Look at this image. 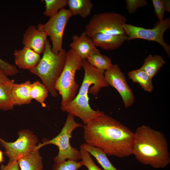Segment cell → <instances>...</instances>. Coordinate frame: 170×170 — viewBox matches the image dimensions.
<instances>
[{
	"label": "cell",
	"mask_w": 170,
	"mask_h": 170,
	"mask_svg": "<svg viewBox=\"0 0 170 170\" xmlns=\"http://www.w3.org/2000/svg\"><path fill=\"white\" fill-rule=\"evenodd\" d=\"M14 83L0 84V110L8 111L14 108V105L12 101L11 91Z\"/></svg>",
	"instance_id": "25"
},
{
	"label": "cell",
	"mask_w": 170,
	"mask_h": 170,
	"mask_svg": "<svg viewBox=\"0 0 170 170\" xmlns=\"http://www.w3.org/2000/svg\"><path fill=\"white\" fill-rule=\"evenodd\" d=\"M165 63L166 61L162 56L150 54L145 59L140 68L152 79Z\"/></svg>",
	"instance_id": "20"
},
{
	"label": "cell",
	"mask_w": 170,
	"mask_h": 170,
	"mask_svg": "<svg viewBox=\"0 0 170 170\" xmlns=\"http://www.w3.org/2000/svg\"><path fill=\"white\" fill-rule=\"evenodd\" d=\"M83 128L86 143L100 149L107 155L123 158L132 155L134 133L114 118L105 113Z\"/></svg>",
	"instance_id": "1"
},
{
	"label": "cell",
	"mask_w": 170,
	"mask_h": 170,
	"mask_svg": "<svg viewBox=\"0 0 170 170\" xmlns=\"http://www.w3.org/2000/svg\"><path fill=\"white\" fill-rule=\"evenodd\" d=\"M80 151L83 165L85 166L88 170H103L95 164L90 154L87 150L80 147Z\"/></svg>",
	"instance_id": "28"
},
{
	"label": "cell",
	"mask_w": 170,
	"mask_h": 170,
	"mask_svg": "<svg viewBox=\"0 0 170 170\" xmlns=\"http://www.w3.org/2000/svg\"><path fill=\"white\" fill-rule=\"evenodd\" d=\"M31 84L29 81H27L20 84L14 83L13 84L11 94L14 106H20L31 103L32 99L30 94Z\"/></svg>",
	"instance_id": "17"
},
{
	"label": "cell",
	"mask_w": 170,
	"mask_h": 170,
	"mask_svg": "<svg viewBox=\"0 0 170 170\" xmlns=\"http://www.w3.org/2000/svg\"><path fill=\"white\" fill-rule=\"evenodd\" d=\"M0 169L1 170H19V167L17 161L9 159L7 164H2Z\"/></svg>",
	"instance_id": "32"
},
{
	"label": "cell",
	"mask_w": 170,
	"mask_h": 170,
	"mask_svg": "<svg viewBox=\"0 0 170 170\" xmlns=\"http://www.w3.org/2000/svg\"><path fill=\"white\" fill-rule=\"evenodd\" d=\"M4 158L3 156V153L0 150V164L4 162Z\"/></svg>",
	"instance_id": "35"
},
{
	"label": "cell",
	"mask_w": 170,
	"mask_h": 170,
	"mask_svg": "<svg viewBox=\"0 0 170 170\" xmlns=\"http://www.w3.org/2000/svg\"><path fill=\"white\" fill-rule=\"evenodd\" d=\"M72 15L68 9L60 10L56 14L50 18L45 24L39 23L37 28L46 32L52 42V50L58 53L63 48V37L66 25Z\"/></svg>",
	"instance_id": "8"
},
{
	"label": "cell",
	"mask_w": 170,
	"mask_h": 170,
	"mask_svg": "<svg viewBox=\"0 0 170 170\" xmlns=\"http://www.w3.org/2000/svg\"><path fill=\"white\" fill-rule=\"evenodd\" d=\"M152 2L155 14L159 21L163 20L165 12L164 0H152Z\"/></svg>",
	"instance_id": "31"
},
{
	"label": "cell",
	"mask_w": 170,
	"mask_h": 170,
	"mask_svg": "<svg viewBox=\"0 0 170 170\" xmlns=\"http://www.w3.org/2000/svg\"><path fill=\"white\" fill-rule=\"evenodd\" d=\"M16 65L20 69L29 70L35 67L39 63L40 55L32 49L24 46L19 50L14 52Z\"/></svg>",
	"instance_id": "15"
},
{
	"label": "cell",
	"mask_w": 170,
	"mask_h": 170,
	"mask_svg": "<svg viewBox=\"0 0 170 170\" xmlns=\"http://www.w3.org/2000/svg\"><path fill=\"white\" fill-rule=\"evenodd\" d=\"M83 126L81 123L75 121L73 115L68 113L66 121L60 133L50 140L43 139L42 143L38 144L35 150H39L46 145L53 144L57 146L59 149L58 154L54 158L55 163L67 159L76 161L81 160L80 150L71 146L70 139L71 134L75 129Z\"/></svg>",
	"instance_id": "5"
},
{
	"label": "cell",
	"mask_w": 170,
	"mask_h": 170,
	"mask_svg": "<svg viewBox=\"0 0 170 170\" xmlns=\"http://www.w3.org/2000/svg\"><path fill=\"white\" fill-rule=\"evenodd\" d=\"M91 38L95 47H98L106 50H113L118 48L128 39L125 34L110 35L100 33L95 34Z\"/></svg>",
	"instance_id": "14"
},
{
	"label": "cell",
	"mask_w": 170,
	"mask_h": 170,
	"mask_svg": "<svg viewBox=\"0 0 170 170\" xmlns=\"http://www.w3.org/2000/svg\"><path fill=\"white\" fill-rule=\"evenodd\" d=\"M125 2L126 8L130 14L133 13L139 8L148 5L145 0H126Z\"/></svg>",
	"instance_id": "29"
},
{
	"label": "cell",
	"mask_w": 170,
	"mask_h": 170,
	"mask_svg": "<svg viewBox=\"0 0 170 170\" xmlns=\"http://www.w3.org/2000/svg\"><path fill=\"white\" fill-rule=\"evenodd\" d=\"M128 75L130 79L139 84L144 91L151 93L153 91L152 78L140 68L129 72Z\"/></svg>",
	"instance_id": "23"
},
{
	"label": "cell",
	"mask_w": 170,
	"mask_h": 170,
	"mask_svg": "<svg viewBox=\"0 0 170 170\" xmlns=\"http://www.w3.org/2000/svg\"><path fill=\"white\" fill-rule=\"evenodd\" d=\"M72 40L70 44L71 48L74 51L82 60L87 59L89 54L96 47L91 37L85 31L80 35H74Z\"/></svg>",
	"instance_id": "16"
},
{
	"label": "cell",
	"mask_w": 170,
	"mask_h": 170,
	"mask_svg": "<svg viewBox=\"0 0 170 170\" xmlns=\"http://www.w3.org/2000/svg\"><path fill=\"white\" fill-rule=\"evenodd\" d=\"M83 166L82 161L67 160L58 163L54 162L52 170H78Z\"/></svg>",
	"instance_id": "27"
},
{
	"label": "cell",
	"mask_w": 170,
	"mask_h": 170,
	"mask_svg": "<svg viewBox=\"0 0 170 170\" xmlns=\"http://www.w3.org/2000/svg\"><path fill=\"white\" fill-rule=\"evenodd\" d=\"M82 60L72 49L67 52L64 68L54 86L61 96V106L69 103L76 97L79 85L75 80V76L77 71L82 67Z\"/></svg>",
	"instance_id": "4"
},
{
	"label": "cell",
	"mask_w": 170,
	"mask_h": 170,
	"mask_svg": "<svg viewBox=\"0 0 170 170\" xmlns=\"http://www.w3.org/2000/svg\"><path fill=\"white\" fill-rule=\"evenodd\" d=\"M45 10L43 14L51 17L56 14L60 10L65 8L67 5V0H44Z\"/></svg>",
	"instance_id": "26"
},
{
	"label": "cell",
	"mask_w": 170,
	"mask_h": 170,
	"mask_svg": "<svg viewBox=\"0 0 170 170\" xmlns=\"http://www.w3.org/2000/svg\"><path fill=\"white\" fill-rule=\"evenodd\" d=\"M21 170H42L43 164L39 150H34L17 160Z\"/></svg>",
	"instance_id": "18"
},
{
	"label": "cell",
	"mask_w": 170,
	"mask_h": 170,
	"mask_svg": "<svg viewBox=\"0 0 170 170\" xmlns=\"http://www.w3.org/2000/svg\"><path fill=\"white\" fill-rule=\"evenodd\" d=\"M48 92L46 87L40 81H37L31 83L30 91V97L32 99H35L40 104L42 107L46 106L45 102Z\"/></svg>",
	"instance_id": "24"
},
{
	"label": "cell",
	"mask_w": 170,
	"mask_h": 170,
	"mask_svg": "<svg viewBox=\"0 0 170 170\" xmlns=\"http://www.w3.org/2000/svg\"><path fill=\"white\" fill-rule=\"evenodd\" d=\"M170 27V19L167 17L159 21L152 29H146L125 23L123 28L125 34L127 36V41L135 39H143L157 42L164 48L170 57V46L164 40L163 35Z\"/></svg>",
	"instance_id": "7"
},
{
	"label": "cell",
	"mask_w": 170,
	"mask_h": 170,
	"mask_svg": "<svg viewBox=\"0 0 170 170\" xmlns=\"http://www.w3.org/2000/svg\"><path fill=\"white\" fill-rule=\"evenodd\" d=\"M0 70L8 76L14 75L17 71V69L16 66L3 60L0 58Z\"/></svg>",
	"instance_id": "30"
},
{
	"label": "cell",
	"mask_w": 170,
	"mask_h": 170,
	"mask_svg": "<svg viewBox=\"0 0 170 170\" xmlns=\"http://www.w3.org/2000/svg\"><path fill=\"white\" fill-rule=\"evenodd\" d=\"M48 37L46 32L40 31L35 26H30L23 34L22 43L24 47L40 55L43 52Z\"/></svg>",
	"instance_id": "13"
},
{
	"label": "cell",
	"mask_w": 170,
	"mask_h": 170,
	"mask_svg": "<svg viewBox=\"0 0 170 170\" xmlns=\"http://www.w3.org/2000/svg\"><path fill=\"white\" fill-rule=\"evenodd\" d=\"M165 12H167L168 13L170 12V1L168 0H164Z\"/></svg>",
	"instance_id": "34"
},
{
	"label": "cell",
	"mask_w": 170,
	"mask_h": 170,
	"mask_svg": "<svg viewBox=\"0 0 170 170\" xmlns=\"http://www.w3.org/2000/svg\"><path fill=\"white\" fill-rule=\"evenodd\" d=\"M105 80L109 85L114 88L121 96L126 108L131 106L135 101V97L127 83L124 74L116 64L105 72Z\"/></svg>",
	"instance_id": "11"
},
{
	"label": "cell",
	"mask_w": 170,
	"mask_h": 170,
	"mask_svg": "<svg viewBox=\"0 0 170 170\" xmlns=\"http://www.w3.org/2000/svg\"><path fill=\"white\" fill-rule=\"evenodd\" d=\"M88 95H77L71 102L61 106V110L81 119L84 125L95 117L105 113L99 110L92 109L89 103Z\"/></svg>",
	"instance_id": "12"
},
{
	"label": "cell",
	"mask_w": 170,
	"mask_h": 170,
	"mask_svg": "<svg viewBox=\"0 0 170 170\" xmlns=\"http://www.w3.org/2000/svg\"><path fill=\"white\" fill-rule=\"evenodd\" d=\"M17 133L18 138L13 142L6 141L0 137V144L5 149V155L16 161L34 150L38 142L37 136L28 129L20 130Z\"/></svg>",
	"instance_id": "9"
},
{
	"label": "cell",
	"mask_w": 170,
	"mask_h": 170,
	"mask_svg": "<svg viewBox=\"0 0 170 170\" xmlns=\"http://www.w3.org/2000/svg\"><path fill=\"white\" fill-rule=\"evenodd\" d=\"M42 53L38 64L29 71L40 78L52 96L56 97L58 94L54 88L55 84L64 68L67 52L62 48L58 53L55 54L47 39Z\"/></svg>",
	"instance_id": "3"
},
{
	"label": "cell",
	"mask_w": 170,
	"mask_h": 170,
	"mask_svg": "<svg viewBox=\"0 0 170 170\" xmlns=\"http://www.w3.org/2000/svg\"><path fill=\"white\" fill-rule=\"evenodd\" d=\"M80 147L86 150L92 155L102 167L103 170H118L109 160L107 155L100 149L86 143L82 144Z\"/></svg>",
	"instance_id": "21"
},
{
	"label": "cell",
	"mask_w": 170,
	"mask_h": 170,
	"mask_svg": "<svg viewBox=\"0 0 170 170\" xmlns=\"http://www.w3.org/2000/svg\"><path fill=\"white\" fill-rule=\"evenodd\" d=\"M127 20L125 16L118 13L95 14L86 26L85 31L90 37L98 33L110 35L125 34L123 25Z\"/></svg>",
	"instance_id": "6"
},
{
	"label": "cell",
	"mask_w": 170,
	"mask_h": 170,
	"mask_svg": "<svg viewBox=\"0 0 170 170\" xmlns=\"http://www.w3.org/2000/svg\"><path fill=\"white\" fill-rule=\"evenodd\" d=\"M86 60L91 65L104 71L109 69L113 65L111 59L102 54L96 47L93 49Z\"/></svg>",
	"instance_id": "22"
},
{
	"label": "cell",
	"mask_w": 170,
	"mask_h": 170,
	"mask_svg": "<svg viewBox=\"0 0 170 170\" xmlns=\"http://www.w3.org/2000/svg\"><path fill=\"white\" fill-rule=\"evenodd\" d=\"M134 133L132 155L138 162L155 169L165 168L170 163L168 140L163 133L146 125Z\"/></svg>",
	"instance_id": "2"
},
{
	"label": "cell",
	"mask_w": 170,
	"mask_h": 170,
	"mask_svg": "<svg viewBox=\"0 0 170 170\" xmlns=\"http://www.w3.org/2000/svg\"><path fill=\"white\" fill-rule=\"evenodd\" d=\"M67 6L72 16L85 18L90 14L93 4L90 0H67Z\"/></svg>",
	"instance_id": "19"
},
{
	"label": "cell",
	"mask_w": 170,
	"mask_h": 170,
	"mask_svg": "<svg viewBox=\"0 0 170 170\" xmlns=\"http://www.w3.org/2000/svg\"><path fill=\"white\" fill-rule=\"evenodd\" d=\"M14 83L13 80H11L0 70V84H3Z\"/></svg>",
	"instance_id": "33"
},
{
	"label": "cell",
	"mask_w": 170,
	"mask_h": 170,
	"mask_svg": "<svg viewBox=\"0 0 170 170\" xmlns=\"http://www.w3.org/2000/svg\"><path fill=\"white\" fill-rule=\"evenodd\" d=\"M82 67L84 77L77 95H88L89 94L96 96L102 88L109 86L105 79V71L91 65L86 59L82 60Z\"/></svg>",
	"instance_id": "10"
}]
</instances>
